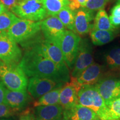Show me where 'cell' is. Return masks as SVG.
I'll use <instances>...</instances> for the list:
<instances>
[{
    "label": "cell",
    "instance_id": "1",
    "mask_svg": "<svg viewBox=\"0 0 120 120\" xmlns=\"http://www.w3.org/2000/svg\"><path fill=\"white\" fill-rule=\"evenodd\" d=\"M27 48L19 64L27 76L47 79L57 83L69 82L70 73L66 64H57L36 48Z\"/></svg>",
    "mask_w": 120,
    "mask_h": 120
},
{
    "label": "cell",
    "instance_id": "2",
    "mask_svg": "<svg viewBox=\"0 0 120 120\" xmlns=\"http://www.w3.org/2000/svg\"><path fill=\"white\" fill-rule=\"evenodd\" d=\"M78 100L79 104L91 109L101 120H112L109 108L95 85L82 87Z\"/></svg>",
    "mask_w": 120,
    "mask_h": 120
},
{
    "label": "cell",
    "instance_id": "3",
    "mask_svg": "<svg viewBox=\"0 0 120 120\" xmlns=\"http://www.w3.org/2000/svg\"><path fill=\"white\" fill-rule=\"evenodd\" d=\"M0 79L1 82L11 91H25L28 86L26 75L19 64H0Z\"/></svg>",
    "mask_w": 120,
    "mask_h": 120
},
{
    "label": "cell",
    "instance_id": "4",
    "mask_svg": "<svg viewBox=\"0 0 120 120\" xmlns=\"http://www.w3.org/2000/svg\"><path fill=\"white\" fill-rule=\"evenodd\" d=\"M19 19L41 21L47 16L43 0H21L11 10Z\"/></svg>",
    "mask_w": 120,
    "mask_h": 120
},
{
    "label": "cell",
    "instance_id": "5",
    "mask_svg": "<svg viewBox=\"0 0 120 120\" xmlns=\"http://www.w3.org/2000/svg\"><path fill=\"white\" fill-rule=\"evenodd\" d=\"M41 21L19 19L7 30V33L16 43H23L36 36L40 32Z\"/></svg>",
    "mask_w": 120,
    "mask_h": 120
},
{
    "label": "cell",
    "instance_id": "6",
    "mask_svg": "<svg viewBox=\"0 0 120 120\" xmlns=\"http://www.w3.org/2000/svg\"><path fill=\"white\" fill-rule=\"evenodd\" d=\"M81 38L76 32L66 30L60 38V47L67 66L72 69L79 51Z\"/></svg>",
    "mask_w": 120,
    "mask_h": 120
},
{
    "label": "cell",
    "instance_id": "7",
    "mask_svg": "<svg viewBox=\"0 0 120 120\" xmlns=\"http://www.w3.org/2000/svg\"><path fill=\"white\" fill-rule=\"evenodd\" d=\"M22 57V51L7 34V31L0 34V60L6 64H19Z\"/></svg>",
    "mask_w": 120,
    "mask_h": 120
},
{
    "label": "cell",
    "instance_id": "8",
    "mask_svg": "<svg viewBox=\"0 0 120 120\" xmlns=\"http://www.w3.org/2000/svg\"><path fill=\"white\" fill-rule=\"evenodd\" d=\"M94 63L92 47L87 39H81L79 51L71 73V77L77 78Z\"/></svg>",
    "mask_w": 120,
    "mask_h": 120
},
{
    "label": "cell",
    "instance_id": "9",
    "mask_svg": "<svg viewBox=\"0 0 120 120\" xmlns=\"http://www.w3.org/2000/svg\"><path fill=\"white\" fill-rule=\"evenodd\" d=\"M81 88L76 78L72 77L70 81L62 87L60 94L59 104L64 109H70L79 103L78 94Z\"/></svg>",
    "mask_w": 120,
    "mask_h": 120
},
{
    "label": "cell",
    "instance_id": "10",
    "mask_svg": "<svg viewBox=\"0 0 120 120\" xmlns=\"http://www.w3.org/2000/svg\"><path fill=\"white\" fill-rule=\"evenodd\" d=\"M62 83H57L51 79L40 77H31L28 83L27 90L34 98H39L57 88L63 86Z\"/></svg>",
    "mask_w": 120,
    "mask_h": 120
},
{
    "label": "cell",
    "instance_id": "11",
    "mask_svg": "<svg viewBox=\"0 0 120 120\" xmlns=\"http://www.w3.org/2000/svg\"><path fill=\"white\" fill-rule=\"evenodd\" d=\"M106 105L120 97V79H102L95 85Z\"/></svg>",
    "mask_w": 120,
    "mask_h": 120
},
{
    "label": "cell",
    "instance_id": "12",
    "mask_svg": "<svg viewBox=\"0 0 120 120\" xmlns=\"http://www.w3.org/2000/svg\"><path fill=\"white\" fill-rule=\"evenodd\" d=\"M94 11L81 7L75 11V32L84 35L91 32L94 27Z\"/></svg>",
    "mask_w": 120,
    "mask_h": 120
},
{
    "label": "cell",
    "instance_id": "13",
    "mask_svg": "<svg viewBox=\"0 0 120 120\" xmlns=\"http://www.w3.org/2000/svg\"><path fill=\"white\" fill-rule=\"evenodd\" d=\"M41 30L45 38L59 41L66 29L55 16H50L42 21Z\"/></svg>",
    "mask_w": 120,
    "mask_h": 120
},
{
    "label": "cell",
    "instance_id": "14",
    "mask_svg": "<svg viewBox=\"0 0 120 120\" xmlns=\"http://www.w3.org/2000/svg\"><path fill=\"white\" fill-rule=\"evenodd\" d=\"M103 72V66L94 62L76 78V81L81 87L95 85L102 79Z\"/></svg>",
    "mask_w": 120,
    "mask_h": 120
},
{
    "label": "cell",
    "instance_id": "15",
    "mask_svg": "<svg viewBox=\"0 0 120 120\" xmlns=\"http://www.w3.org/2000/svg\"><path fill=\"white\" fill-rule=\"evenodd\" d=\"M62 120H101L96 113L88 108L78 104L64 109Z\"/></svg>",
    "mask_w": 120,
    "mask_h": 120
},
{
    "label": "cell",
    "instance_id": "16",
    "mask_svg": "<svg viewBox=\"0 0 120 120\" xmlns=\"http://www.w3.org/2000/svg\"><path fill=\"white\" fill-rule=\"evenodd\" d=\"M31 100V97L26 90L11 91L6 89L4 103L12 109L19 111L26 107Z\"/></svg>",
    "mask_w": 120,
    "mask_h": 120
},
{
    "label": "cell",
    "instance_id": "17",
    "mask_svg": "<svg viewBox=\"0 0 120 120\" xmlns=\"http://www.w3.org/2000/svg\"><path fill=\"white\" fill-rule=\"evenodd\" d=\"M64 109L60 104L36 107V120H62Z\"/></svg>",
    "mask_w": 120,
    "mask_h": 120
},
{
    "label": "cell",
    "instance_id": "18",
    "mask_svg": "<svg viewBox=\"0 0 120 120\" xmlns=\"http://www.w3.org/2000/svg\"><path fill=\"white\" fill-rule=\"evenodd\" d=\"M104 61L109 70L120 72V47H115L104 54Z\"/></svg>",
    "mask_w": 120,
    "mask_h": 120
},
{
    "label": "cell",
    "instance_id": "19",
    "mask_svg": "<svg viewBox=\"0 0 120 120\" xmlns=\"http://www.w3.org/2000/svg\"><path fill=\"white\" fill-rule=\"evenodd\" d=\"M90 38L94 45L102 46L111 42L115 34L113 31L93 29L90 32Z\"/></svg>",
    "mask_w": 120,
    "mask_h": 120
},
{
    "label": "cell",
    "instance_id": "20",
    "mask_svg": "<svg viewBox=\"0 0 120 120\" xmlns=\"http://www.w3.org/2000/svg\"><path fill=\"white\" fill-rule=\"evenodd\" d=\"M115 28L111 23L109 16L105 9L102 8L98 10L94 17L93 29L113 32Z\"/></svg>",
    "mask_w": 120,
    "mask_h": 120
},
{
    "label": "cell",
    "instance_id": "21",
    "mask_svg": "<svg viewBox=\"0 0 120 120\" xmlns=\"http://www.w3.org/2000/svg\"><path fill=\"white\" fill-rule=\"evenodd\" d=\"M62 87L52 90L40 97L37 101L34 102V107L59 104L60 94Z\"/></svg>",
    "mask_w": 120,
    "mask_h": 120
},
{
    "label": "cell",
    "instance_id": "22",
    "mask_svg": "<svg viewBox=\"0 0 120 120\" xmlns=\"http://www.w3.org/2000/svg\"><path fill=\"white\" fill-rule=\"evenodd\" d=\"M69 0H43L47 16H55L63 8L69 6Z\"/></svg>",
    "mask_w": 120,
    "mask_h": 120
},
{
    "label": "cell",
    "instance_id": "23",
    "mask_svg": "<svg viewBox=\"0 0 120 120\" xmlns=\"http://www.w3.org/2000/svg\"><path fill=\"white\" fill-rule=\"evenodd\" d=\"M56 16L66 28L75 32V11L71 10L68 6L65 7Z\"/></svg>",
    "mask_w": 120,
    "mask_h": 120
},
{
    "label": "cell",
    "instance_id": "24",
    "mask_svg": "<svg viewBox=\"0 0 120 120\" xmlns=\"http://www.w3.org/2000/svg\"><path fill=\"white\" fill-rule=\"evenodd\" d=\"M19 19L11 11H6L0 14V31H7Z\"/></svg>",
    "mask_w": 120,
    "mask_h": 120
},
{
    "label": "cell",
    "instance_id": "25",
    "mask_svg": "<svg viewBox=\"0 0 120 120\" xmlns=\"http://www.w3.org/2000/svg\"><path fill=\"white\" fill-rule=\"evenodd\" d=\"M107 106L112 120H120V97L110 102Z\"/></svg>",
    "mask_w": 120,
    "mask_h": 120
},
{
    "label": "cell",
    "instance_id": "26",
    "mask_svg": "<svg viewBox=\"0 0 120 120\" xmlns=\"http://www.w3.org/2000/svg\"><path fill=\"white\" fill-rule=\"evenodd\" d=\"M109 0H87L85 8L93 11H97L104 8Z\"/></svg>",
    "mask_w": 120,
    "mask_h": 120
},
{
    "label": "cell",
    "instance_id": "27",
    "mask_svg": "<svg viewBox=\"0 0 120 120\" xmlns=\"http://www.w3.org/2000/svg\"><path fill=\"white\" fill-rule=\"evenodd\" d=\"M16 111H17V110L12 109L4 103L0 104V118L11 116Z\"/></svg>",
    "mask_w": 120,
    "mask_h": 120
},
{
    "label": "cell",
    "instance_id": "28",
    "mask_svg": "<svg viewBox=\"0 0 120 120\" xmlns=\"http://www.w3.org/2000/svg\"><path fill=\"white\" fill-rule=\"evenodd\" d=\"M19 0H0L3 5L9 11H11L12 9L17 4Z\"/></svg>",
    "mask_w": 120,
    "mask_h": 120
},
{
    "label": "cell",
    "instance_id": "29",
    "mask_svg": "<svg viewBox=\"0 0 120 120\" xmlns=\"http://www.w3.org/2000/svg\"><path fill=\"white\" fill-rule=\"evenodd\" d=\"M109 18L111 23L114 27L117 28L120 27V16H113L111 15L109 16Z\"/></svg>",
    "mask_w": 120,
    "mask_h": 120
},
{
    "label": "cell",
    "instance_id": "30",
    "mask_svg": "<svg viewBox=\"0 0 120 120\" xmlns=\"http://www.w3.org/2000/svg\"><path fill=\"white\" fill-rule=\"evenodd\" d=\"M6 89L4 87V84L2 82H0V104L4 103L5 99Z\"/></svg>",
    "mask_w": 120,
    "mask_h": 120
},
{
    "label": "cell",
    "instance_id": "31",
    "mask_svg": "<svg viewBox=\"0 0 120 120\" xmlns=\"http://www.w3.org/2000/svg\"><path fill=\"white\" fill-rule=\"evenodd\" d=\"M111 15L113 16H120V3L117 4L111 10Z\"/></svg>",
    "mask_w": 120,
    "mask_h": 120
},
{
    "label": "cell",
    "instance_id": "32",
    "mask_svg": "<svg viewBox=\"0 0 120 120\" xmlns=\"http://www.w3.org/2000/svg\"><path fill=\"white\" fill-rule=\"evenodd\" d=\"M19 120H36L35 117L32 114L26 113L21 116Z\"/></svg>",
    "mask_w": 120,
    "mask_h": 120
},
{
    "label": "cell",
    "instance_id": "33",
    "mask_svg": "<svg viewBox=\"0 0 120 120\" xmlns=\"http://www.w3.org/2000/svg\"><path fill=\"white\" fill-rule=\"evenodd\" d=\"M77 2L80 4L81 7H85V5H86L87 0H76Z\"/></svg>",
    "mask_w": 120,
    "mask_h": 120
},
{
    "label": "cell",
    "instance_id": "34",
    "mask_svg": "<svg viewBox=\"0 0 120 120\" xmlns=\"http://www.w3.org/2000/svg\"><path fill=\"white\" fill-rule=\"evenodd\" d=\"M7 11H8V10L5 8V7H4V6L1 4V2H0V14H1V13L3 12H6Z\"/></svg>",
    "mask_w": 120,
    "mask_h": 120
},
{
    "label": "cell",
    "instance_id": "35",
    "mask_svg": "<svg viewBox=\"0 0 120 120\" xmlns=\"http://www.w3.org/2000/svg\"><path fill=\"white\" fill-rule=\"evenodd\" d=\"M117 4L120 3V0H117Z\"/></svg>",
    "mask_w": 120,
    "mask_h": 120
},
{
    "label": "cell",
    "instance_id": "36",
    "mask_svg": "<svg viewBox=\"0 0 120 120\" xmlns=\"http://www.w3.org/2000/svg\"><path fill=\"white\" fill-rule=\"evenodd\" d=\"M0 120H8V119H0Z\"/></svg>",
    "mask_w": 120,
    "mask_h": 120
},
{
    "label": "cell",
    "instance_id": "37",
    "mask_svg": "<svg viewBox=\"0 0 120 120\" xmlns=\"http://www.w3.org/2000/svg\"><path fill=\"white\" fill-rule=\"evenodd\" d=\"M1 62H2V61H1V60H0V64H1Z\"/></svg>",
    "mask_w": 120,
    "mask_h": 120
},
{
    "label": "cell",
    "instance_id": "38",
    "mask_svg": "<svg viewBox=\"0 0 120 120\" xmlns=\"http://www.w3.org/2000/svg\"><path fill=\"white\" fill-rule=\"evenodd\" d=\"M69 1H72V0H69Z\"/></svg>",
    "mask_w": 120,
    "mask_h": 120
},
{
    "label": "cell",
    "instance_id": "39",
    "mask_svg": "<svg viewBox=\"0 0 120 120\" xmlns=\"http://www.w3.org/2000/svg\"><path fill=\"white\" fill-rule=\"evenodd\" d=\"M1 31H0V34H1Z\"/></svg>",
    "mask_w": 120,
    "mask_h": 120
},
{
    "label": "cell",
    "instance_id": "40",
    "mask_svg": "<svg viewBox=\"0 0 120 120\" xmlns=\"http://www.w3.org/2000/svg\"><path fill=\"white\" fill-rule=\"evenodd\" d=\"M19 1H21V0H19Z\"/></svg>",
    "mask_w": 120,
    "mask_h": 120
}]
</instances>
